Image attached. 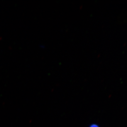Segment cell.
<instances>
[{
	"mask_svg": "<svg viewBox=\"0 0 127 127\" xmlns=\"http://www.w3.org/2000/svg\"><path fill=\"white\" fill-rule=\"evenodd\" d=\"M90 127H99V126H98L97 125L94 124V125H91Z\"/></svg>",
	"mask_w": 127,
	"mask_h": 127,
	"instance_id": "obj_1",
	"label": "cell"
}]
</instances>
